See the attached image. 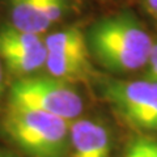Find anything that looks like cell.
Listing matches in <instances>:
<instances>
[{"instance_id":"obj_5","label":"cell","mask_w":157,"mask_h":157,"mask_svg":"<svg viewBox=\"0 0 157 157\" xmlns=\"http://www.w3.org/2000/svg\"><path fill=\"white\" fill-rule=\"evenodd\" d=\"M73 157H109L110 136L102 124L78 119L70 127Z\"/></svg>"},{"instance_id":"obj_14","label":"cell","mask_w":157,"mask_h":157,"mask_svg":"<svg viewBox=\"0 0 157 157\" xmlns=\"http://www.w3.org/2000/svg\"><path fill=\"white\" fill-rule=\"evenodd\" d=\"M147 157H157V141L148 140V153Z\"/></svg>"},{"instance_id":"obj_15","label":"cell","mask_w":157,"mask_h":157,"mask_svg":"<svg viewBox=\"0 0 157 157\" xmlns=\"http://www.w3.org/2000/svg\"><path fill=\"white\" fill-rule=\"evenodd\" d=\"M3 90V67H2V59H0V94Z\"/></svg>"},{"instance_id":"obj_12","label":"cell","mask_w":157,"mask_h":157,"mask_svg":"<svg viewBox=\"0 0 157 157\" xmlns=\"http://www.w3.org/2000/svg\"><path fill=\"white\" fill-rule=\"evenodd\" d=\"M148 78L153 82H157V43H153L148 56Z\"/></svg>"},{"instance_id":"obj_3","label":"cell","mask_w":157,"mask_h":157,"mask_svg":"<svg viewBox=\"0 0 157 157\" xmlns=\"http://www.w3.org/2000/svg\"><path fill=\"white\" fill-rule=\"evenodd\" d=\"M11 104L26 106L48 114L73 121L82 111V100L78 93L52 76H24L11 86Z\"/></svg>"},{"instance_id":"obj_11","label":"cell","mask_w":157,"mask_h":157,"mask_svg":"<svg viewBox=\"0 0 157 157\" xmlns=\"http://www.w3.org/2000/svg\"><path fill=\"white\" fill-rule=\"evenodd\" d=\"M148 153V139H137L130 144L126 157H147Z\"/></svg>"},{"instance_id":"obj_4","label":"cell","mask_w":157,"mask_h":157,"mask_svg":"<svg viewBox=\"0 0 157 157\" xmlns=\"http://www.w3.org/2000/svg\"><path fill=\"white\" fill-rule=\"evenodd\" d=\"M102 94L127 124L143 131H157V82L107 80Z\"/></svg>"},{"instance_id":"obj_16","label":"cell","mask_w":157,"mask_h":157,"mask_svg":"<svg viewBox=\"0 0 157 157\" xmlns=\"http://www.w3.org/2000/svg\"><path fill=\"white\" fill-rule=\"evenodd\" d=\"M0 157H17V156L9 153V152H0Z\"/></svg>"},{"instance_id":"obj_9","label":"cell","mask_w":157,"mask_h":157,"mask_svg":"<svg viewBox=\"0 0 157 157\" xmlns=\"http://www.w3.org/2000/svg\"><path fill=\"white\" fill-rule=\"evenodd\" d=\"M47 52L54 54H78L88 55V42L80 29L76 26L67 28L64 30L55 32L45 39Z\"/></svg>"},{"instance_id":"obj_10","label":"cell","mask_w":157,"mask_h":157,"mask_svg":"<svg viewBox=\"0 0 157 157\" xmlns=\"http://www.w3.org/2000/svg\"><path fill=\"white\" fill-rule=\"evenodd\" d=\"M46 16L48 21L52 24L58 22L66 12V0H45Z\"/></svg>"},{"instance_id":"obj_8","label":"cell","mask_w":157,"mask_h":157,"mask_svg":"<svg viewBox=\"0 0 157 157\" xmlns=\"http://www.w3.org/2000/svg\"><path fill=\"white\" fill-rule=\"evenodd\" d=\"M45 46L39 34L21 32L13 26L0 29V56L3 60L22 56Z\"/></svg>"},{"instance_id":"obj_2","label":"cell","mask_w":157,"mask_h":157,"mask_svg":"<svg viewBox=\"0 0 157 157\" xmlns=\"http://www.w3.org/2000/svg\"><path fill=\"white\" fill-rule=\"evenodd\" d=\"M3 127L11 140L28 156L66 157L70 127L63 118L9 102Z\"/></svg>"},{"instance_id":"obj_6","label":"cell","mask_w":157,"mask_h":157,"mask_svg":"<svg viewBox=\"0 0 157 157\" xmlns=\"http://www.w3.org/2000/svg\"><path fill=\"white\" fill-rule=\"evenodd\" d=\"M12 26L21 32L41 34L51 26L45 0H11Z\"/></svg>"},{"instance_id":"obj_13","label":"cell","mask_w":157,"mask_h":157,"mask_svg":"<svg viewBox=\"0 0 157 157\" xmlns=\"http://www.w3.org/2000/svg\"><path fill=\"white\" fill-rule=\"evenodd\" d=\"M144 2H145V6H147L148 12L153 17L157 18V0H144Z\"/></svg>"},{"instance_id":"obj_7","label":"cell","mask_w":157,"mask_h":157,"mask_svg":"<svg viewBox=\"0 0 157 157\" xmlns=\"http://www.w3.org/2000/svg\"><path fill=\"white\" fill-rule=\"evenodd\" d=\"M45 66L50 76L63 81L82 80L90 71L88 55L47 52Z\"/></svg>"},{"instance_id":"obj_1","label":"cell","mask_w":157,"mask_h":157,"mask_svg":"<svg viewBox=\"0 0 157 157\" xmlns=\"http://www.w3.org/2000/svg\"><path fill=\"white\" fill-rule=\"evenodd\" d=\"M88 48L98 63L113 72H131L144 67L152 38L131 13H119L96 21L86 36Z\"/></svg>"}]
</instances>
